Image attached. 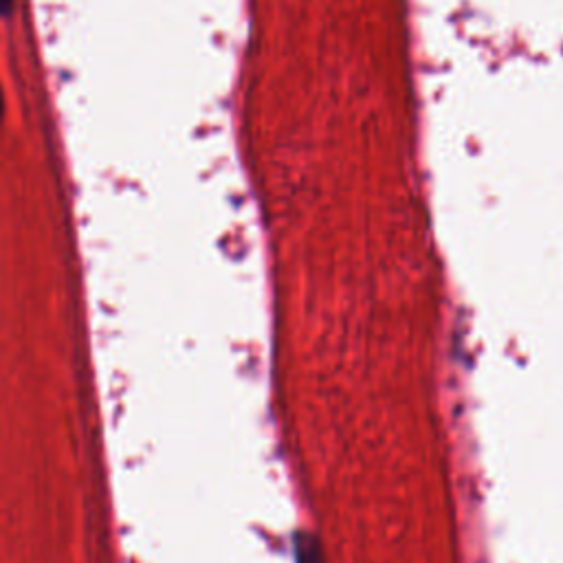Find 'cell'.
Wrapping results in <instances>:
<instances>
[{"instance_id": "7a4b0ae2", "label": "cell", "mask_w": 563, "mask_h": 563, "mask_svg": "<svg viewBox=\"0 0 563 563\" xmlns=\"http://www.w3.org/2000/svg\"><path fill=\"white\" fill-rule=\"evenodd\" d=\"M11 11V0H0V15H9Z\"/></svg>"}, {"instance_id": "3957f363", "label": "cell", "mask_w": 563, "mask_h": 563, "mask_svg": "<svg viewBox=\"0 0 563 563\" xmlns=\"http://www.w3.org/2000/svg\"><path fill=\"white\" fill-rule=\"evenodd\" d=\"M0 112H2V97H0Z\"/></svg>"}, {"instance_id": "6da1fadb", "label": "cell", "mask_w": 563, "mask_h": 563, "mask_svg": "<svg viewBox=\"0 0 563 563\" xmlns=\"http://www.w3.org/2000/svg\"><path fill=\"white\" fill-rule=\"evenodd\" d=\"M295 561L297 563H323L321 545L310 532H299L295 537Z\"/></svg>"}]
</instances>
